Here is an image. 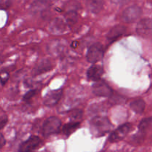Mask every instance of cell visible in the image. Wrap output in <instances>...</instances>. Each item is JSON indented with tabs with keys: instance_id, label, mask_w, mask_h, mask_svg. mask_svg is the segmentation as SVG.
<instances>
[{
	"instance_id": "44dd1931",
	"label": "cell",
	"mask_w": 152,
	"mask_h": 152,
	"mask_svg": "<svg viewBox=\"0 0 152 152\" xmlns=\"http://www.w3.org/2000/svg\"><path fill=\"white\" fill-rule=\"evenodd\" d=\"M13 1L14 0H0V4H1V9H6L9 8V7L11 6V4H13Z\"/></svg>"
},
{
	"instance_id": "6da1fadb",
	"label": "cell",
	"mask_w": 152,
	"mask_h": 152,
	"mask_svg": "<svg viewBox=\"0 0 152 152\" xmlns=\"http://www.w3.org/2000/svg\"><path fill=\"white\" fill-rule=\"evenodd\" d=\"M91 131L95 137H101L106 134L112 129L113 126L107 117H94L91 120Z\"/></svg>"
},
{
	"instance_id": "9a60e30c",
	"label": "cell",
	"mask_w": 152,
	"mask_h": 152,
	"mask_svg": "<svg viewBox=\"0 0 152 152\" xmlns=\"http://www.w3.org/2000/svg\"><path fill=\"white\" fill-rule=\"evenodd\" d=\"M103 0H86L88 9L93 13H98L103 7Z\"/></svg>"
},
{
	"instance_id": "2e32d148",
	"label": "cell",
	"mask_w": 152,
	"mask_h": 152,
	"mask_svg": "<svg viewBox=\"0 0 152 152\" xmlns=\"http://www.w3.org/2000/svg\"><path fill=\"white\" fill-rule=\"evenodd\" d=\"M80 121H72L69 123H67L62 128V133L64 134V135L68 137L77 130V129L80 127Z\"/></svg>"
},
{
	"instance_id": "7a4b0ae2",
	"label": "cell",
	"mask_w": 152,
	"mask_h": 152,
	"mask_svg": "<svg viewBox=\"0 0 152 152\" xmlns=\"http://www.w3.org/2000/svg\"><path fill=\"white\" fill-rule=\"evenodd\" d=\"M61 127V120L56 117H50L44 122L42 132L45 137L58 133Z\"/></svg>"
},
{
	"instance_id": "ac0fdd59",
	"label": "cell",
	"mask_w": 152,
	"mask_h": 152,
	"mask_svg": "<svg viewBox=\"0 0 152 152\" xmlns=\"http://www.w3.org/2000/svg\"><path fill=\"white\" fill-rule=\"evenodd\" d=\"M77 19H78V15H77L76 10H69L67 11L65 14V20L68 25H73L77 22Z\"/></svg>"
},
{
	"instance_id": "8fae6325",
	"label": "cell",
	"mask_w": 152,
	"mask_h": 152,
	"mask_svg": "<svg viewBox=\"0 0 152 152\" xmlns=\"http://www.w3.org/2000/svg\"><path fill=\"white\" fill-rule=\"evenodd\" d=\"M62 94V91L59 90L51 91L45 95L44 98V103L47 106H53L55 105L60 99Z\"/></svg>"
},
{
	"instance_id": "3957f363",
	"label": "cell",
	"mask_w": 152,
	"mask_h": 152,
	"mask_svg": "<svg viewBox=\"0 0 152 152\" xmlns=\"http://www.w3.org/2000/svg\"><path fill=\"white\" fill-rule=\"evenodd\" d=\"M103 47L100 43H95L89 47L87 52V60L90 63H96L102 59Z\"/></svg>"
},
{
	"instance_id": "8992f818",
	"label": "cell",
	"mask_w": 152,
	"mask_h": 152,
	"mask_svg": "<svg viewBox=\"0 0 152 152\" xmlns=\"http://www.w3.org/2000/svg\"><path fill=\"white\" fill-rule=\"evenodd\" d=\"M131 128L132 125L130 123H126L120 126L111 134L109 137V141L111 142H116L123 140L130 132Z\"/></svg>"
},
{
	"instance_id": "cb8c5ba5",
	"label": "cell",
	"mask_w": 152,
	"mask_h": 152,
	"mask_svg": "<svg viewBox=\"0 0 152 152\" xmlns=\"http://www.w3.org/2000/svg\"><path fill=\"white\" fill-rule=\"evenodd\" d=\"M8 74H1V86H4V83H7V80H8Z\"/></svg>"
},
{
	"instance_id": "d6986e66",
	"label": "cell",
	"mask_w": 152,
	"mask_h": 152,
	"mask_svg": "<svg viewBox=\"0 0 152 152\" xmlns=\"http://www.w3.org/2000/svg\"><path fill=\"white\" fill-rule=\"evenodd\" d=\"M69 117H71V120H74V121H79L83 117V111L80 109L73 110V111H70Z\"/></svg>"
},
{
	"instance_id": "7402d4cb",
	"label": "cell",
	"mask_w": 152,
	"mask_h": 152,
	"mask_svg": "<svg viewBox=\"0 0 152 152\" xmlns=\"http://www.w3.org/2000/svg\"><path fill=\"white\" fill-rule=\"evenodd\" d=\"M37 94V91L36 90H31L29 91L28 92V93H26V94L23 97V99L25 101H28L30 100V99H31V98L33 97V96H34V95Z\"/></svg>"
},
{
	"instance_id": "484cf974",
	"label": "cell",
	"mask_w": 152,
	"mask_h": 152,
	"mask_svg": "<svg viewBox=\"0 0 152 152\" xmlns=\"http://www.w3.org/2000/svg\"><path fill=\"white\" fill-rule=\"evenodd\" d=\"M4 144H5V140H4V136L1 134V135H0V148H2Z\"/></svg>"
},
{
	"instance_id": "5bb4252c",
	"label": "cell",
	"mask_w": 152,
	"mask_h": 152,
	"mask_svg": "<svg viewBox=\"0 0 152 152\" xmlns=\"http://www.w3.org/2000/svg\"><path fill=\"white\" fill-rule=\"evenodd\" d=\"M126 27L123 26V25H117V26L114 27L110 30L109 32L107 34V39L108 40L114 41V40L117 39V38L123 36L126 33Z\"/></svg>"
},
{
	"instance_id": "30bf717a",
	"label": "cell",
	"mask_w": 152,
	"mask_h": 152,
	"mask_svg": "<svg viewBox=\"0 0 152 152\" xmlns=\"http://www.w3.org/2000/svg\"><path fill=\"white\" fill-rule=\"evenodd\" d=\"M67 25L68 24L66 22L59 19V18H56V19L52 20L50 23L49 30L50 31V32L54 34H60L66 31Z\"/></svg>"
},
{
	"instance_id": "7c38bea8",
	"label": "cell",
	"mask_w": 152,
	"mask_h": 152,
	"mask_svg": "<svg viewBox=\"0 0 152 152\" xmlns=\"http://www.w3.org/2000/svg\"><path fill=\"white\" fill-rule=\"evenodd\" d=\"M103 74V68L100 65H94L88 68L87 71L88 79L92 81H97Z\"/></svg>"
},
{
	"instance_id": "ba28073f",
	"label": "cell",
	"mask_w": 152,
	"mask_h": 152,
	"mask_svg": "<svg viewBox=\"0 0 152 152\" xmlns=\"http://www.w3.org/2000/svg\"><path fill=\"white\" fill-rule=\"evenodd\" d=\"M41 144V140L39 137L31 136L26 141L22 142L19 148V151H30L36 149Z\"/></svg>"
},
{
	"instance_id": "603a6c76",
	"label": "cell",
	"mask_w": 152,
	"mask_h": 152,
	"mask_svg": "<svg viewBox=\"0 0 152 152\" xmlns=\"http://www.w3.org/2000/svg\"><path fill=\"white\" fill-rule=\"evenodd\" d=\"M7 122V117L6 114H1V117H0V129H2L4 127Z\"/></svg>"
},
{
	"instance_id": "9c48e42d",
	"label": "cell",
	"mask_w": 152,
	"mask_h": 152,
	"mask_svg": "<svg viewBox=\"0 0 152 152\" xmlns=\"http://www.w3.org/2000/svg\"><path fill=\"white\" fill-rule=\"evenodd\" d=\"M53 68L52 62L49 59H44L40 61L37 64L34 68L32 71V74L34 76H38L42 74L47 72V71H50Z\"/></svg>"
},
{
	"instance_id": "4fadbf2b",
	"label": "cell",
	"mask_w": 152,
	"mask_h": 152,
	"mask_svg": "<svg viewBox=\"0 0 152 152\" xmlns=\"http://www.w3.org/2000/svg\"><path fill=\"white\" fill-rule=\"evenodd\" d=\"M50 6L49 0H35L31 4L30 10L32 13H42L47 10Z\"/></svg>"
},
{
	"instance_id": "52a82bcc",
	"label": "cell",
	"mask_w": 152,
	"mask_h": 152,
	"mask_svg": "<svg viewBox=\"0 0 152 152\" xmlns=\"http://www.w3.org/2000/svg\"><path fill=\"white\" fill-rule=\"evenodd\" d=\"M136 31L138 35L146 36L152 32V19L149 18L142 19L138 22Z\"/></svg>"
},
{
	"instance_id": "277c9868",
	"label": "cell",
	"mask_w": 152,
	"mask_h": 152,
	"mask_svg": "<svg viewBox=\"0 0 152 152\" xmlns=\"http://www.w3.org/2000/svg\"><path fill=\"white\" fill-rule=\"evenodd\" d=\"M92 92L97 96H111L113 94V91L111 88L102 80L95 81L94 84L92 86Z\"/></svg>"
},
{
	"instance_id": "5b68a950",
	"label": "cell",
	"mask_w": 152,
	"mask_h": 152,
	"mask_svg": "<svg viewBox=\"0 0 152 152\" xmlns=\"http://www.w3.org/2000/svg\"><path fill=\"white\" fill-rule=\"evenodd\" d=\"M142 14V9L137 5L128 7L123 11L122 18L126 22H134L137 20Z\"/></svg>"
},
{
	"instance_id": "e0dca14e",
	"label": "cell",
	"mask_w": 152,
	"mask_h": 152,
	"mask_svg": "<svg viewBox=\"0 0 152 152\" xmlns=\"http://www.w3.org/2000/svg\"><path fill=\"white\" fill-rule=\"evenodd\" d=\"M145 103L142 99H137L132 101L130 103V108L137 114H141L145 109Z\"/></svg>"
},
{
	"instance_id": "ffe728a7",
	"label": "cell",
	"mask_w": 152,
	"mask_h": 152,
	"mask_svg": "<svg viewBox=\"0 0 152 152\" xmlns=\"http://www.w3.org/2000/svg\"><path fill=\"white\" fill-rule=\"evenodd\" d=\"M152 123V117H148V118H145L142 120L140 122L139 125V129L140 132H145V129L148 127Z\"/></svg>"
},
{
	"instance_id": "d4e9b609",
	"label": "cell",
	"mask_w": 152,
	"mask_h": 152,
	"mask_svg": "<svg viewBox=\"0 0 152 152\" xmlns=\"http://www.w3.org/2000/svg\"><path fill=\"white\" fill-rule=\"evenodd\" d=\"M111 2H113L115 4H119V5H122L126 2V0H111Z\"/></svg>"
}]
</instances>
